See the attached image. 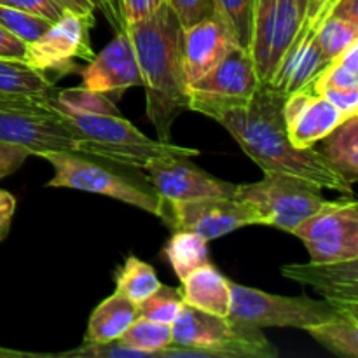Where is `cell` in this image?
Returning <instances> with one entry per match:
<instances>
[{"label":"cell","instance_id":"3","mask_svg":"<svg viewBox=\"0 0 358 358\" xmlns=\"http://www.w3.org/2000/svg\"><path fill=\"white\" fill-rule=\"evenodd\" d=\"M56 90L49 94L52 110L63 126L83 142L84 156L108 161L121 166L143 170L147 163L161 156H198V149L175 145L173 142L152 140L122 115L87 114L59 105L55 100Z\"/></svg>","mask_w":358,"mask_h":358},{"label":"cell","instance_id":"39","mask_svg":"<svg viewBox=\"0 0 358 358\" xmlns=\"http://www.w3.org/2000/svg\"><path fill=\"white\" fill-rule=\"evenodd\" d=\"M94 6H96V10H100L107 21L110 23V27L114 28L115 34H121V31H126L124 20H122L121 9H119L117 0H93Z\"/></svg>","mask_w":358,"mask_h":358},{"label":"cell","instance_id":"33","mask_svg":"<svg viewBox=\"0 0 358 358\" xmlns=\"http://www.w3.org/2000/svg\"><path fill=\"white\" fill-rule=\"evenodd\" d=\"M168 7L173 10L182 28L215 14V0H168Z\"/></svg>","mask_w":358,"mask_h":358},{"label":"cell","instance_id":"40","mask_svg":"<svg viewBox=\"0 0 358 358\" xmlns=\"http://www.w3.org/2000/svg\"><path fill=\"white\" fill-rule=\"evenodd\" d=\"M63 13H73L79 16L94 17L96 6L93 0H52Z\"/></svg>","mask_w":358,"mask_h":358},{"label":"cell","instance_id":"2","mask_svg":"<svg viewBox=\"0 0 358 358\" xmlns=\"http://www.w3.org/2000/svg\"><path fill=\"white\" fill-rule=\"evenodd\" d=\"M145 90L147 117L157 140L171 142L173 122L189 110L187 83L182 66V27L166 6L126 27Z\"/></svg>","mask_w":358,"mask_h":358},{"label":"cell","instance_id":"25","mask_svg":"<svg viewBox=\"0 0 358 358\" xmlns=\"http://www.w3.org/2000/svg\"><path fill=\"white\" fill-rule=\"evenodd\" d=\"M55 83L23 59L0 58V93L49 94L55 91Z\"/></svg>","mask_w":358,"mask_h":358},{"label":"cell","instance_id":"24","mask_svg":"<svg viewBox=\"0 0 358 358\" xmlns=\"http://www.w3.org/2000/svg\"><path fill=\"white\" fill-rule=\"evenodd\" d=\"M164 255L182 282L189 273L210 262L208 241L189 231H175L164 247Z\"/></svg>","mask_w":358,"mask_h":358},{"label":"cell","instance_id":"29","mask_svg":"<svg viewBox=\"0 0 358 358\" xmlns=\"http://www.w3.org/2000/svg\"><path fill=\"white\" fill-rule=\"evenodd\" d=\"M184 304L180 289L161 283L156 292L150 294L145 301H142L136 306H138V317L171 325L180 315Z\"/></svg>","mask_w":358,"mask_h":358},{"label":"cell","instance_id":"4","mask_svg":"<svg viewBox=\"0 0 358 358\" xmlns=\"http://www.w3.org/2000/svg\"><path fill=\"white\" fill-rule=\"evenodd\" d=\"M35 156L48 161L55 171L51 180L45 184L48 187L76 189L107 196L152 213L166 222L168 205L147 178L136 177L129 171L135 168L128 170V166L94 159L73 150H41Z\"/></svg>","mask_w":358,"mask_h":358},{"label":"cell","instance_id":"38","mask_svg":"<svg viewBox=\"0 0 358 358\" xmlns=\"http://www.w3.org/2000/svg\"><path fill=\"white\" fill-rule=\"evenodd\" d=\"M0 58L23 59V62L27 58V44L14 37L3 27H0Z\"/></svg>","mask_w":358,"mask_h":358},{"label":"cell","instance_id":"16","mask_svg":"<svg viewBox=\"0 0 358 358\" xmlns=\"http://www.w3.org/2000/svg\"><path fill=\"white\" fill-rule=\"evenodd\" d=\"M343 119H346L345 115L311 87L287 94L283 101L287 133L290 142L299 149L317 145Z\"/></svg>","mask_w":358,"mask_h":358},{"label":"cell","instance_id":"9","mask_svg":"<svg viewBox=\"0 0 358 358\" xmlns=\"http://www.w3.org/2000/svg\"><path fill=\"white\" fill-rule=\"evenodd\" d=\"M262 84L248 49L234 45L219 65L187 86L189 110L215 119L247 103Z\"/></svg>","mask_w":358,"mask_h":358},{"label":"cell","instance_id":"23","mask_svg":"<svg viewBox=\"0 0 358 358\" xmlns=\"http://www.w3.org/2000/svg\"><path fill=\"white\" fill-rule=\"evenodd\" d=\"M306 332L334 355L358 358V311L339 310L329 320L308 327Z\"/></svg>","mask_w":358,"mask_h":358},{"label":"cell","instance_id":"11","mask_svg":"<svg viewBox=\"0 0 358 358\" xmlns=\"http://www.w3.org/2000/svg\"><path fill=\"white\" fill-rule=\"evenodd\" d=\"M93 27L94 17L63 13V16L49 24L37 41L27 45L24 62L51 79L76 72V59L91 62L94 56L90 37Z\"/></svg>","mask_w":358,"mask_h":358},{"label":"cell","instance_id":"1","mask_svg":"<svg viewBox=\"0 0 358 358\" xmlns=\"http://www.w3.org/2000/svg\"><path fill=\"white\" fill-rule=\"evenodd\" d=\"M285 98V93L264 83L247 103L222 112L213 121L229 131L262 171L296 175L322 189L353 196V185L332 170L320 150L315 147L299 149L290 142L283 122Z\"/></svg>","mask_w":358,"mask_h":358},{"label":"cell","instance_id":"32","mask_svg":"<svg viewBox=\"0 0 358 358\" xmlns=\"http://www.w3.org/2000/svg\"><path fill=\"white\" fill-rule=\"evenodd\" d=\"M56 357L62 358H150L149 353L140 352L136 348H129L124 343H91L84 341L79 348L69 350V352L58 353Z\"/></svg>","mask_w":358,"mask_h":358},{"label":"cell","instance_id":"44","mask_svg":"<svg viewBox=\"0 0 358 358\" xmlns=\"http://www.w3.org/2000/svg\"><path fill=\"white\" fill-rule=\"evenodd\" d=\"M152 2H154V9H159V7L166 6L168 0H152Z\"/></svg>","mask_w":358,"mask_h":358},{"label":"cell","instance_id":"19","mask_svg":"<svg viewBox=\"0 0 358 358\" xmlns=\"http://www.w3.org/2000/svg\"><path fill=\"white\" fill-rule=\"evenodd\" d=\"M231 280H227L212 262L189 273L182 280V297L187 306L217 317H229Z\"/></svg>","mask_w":358,"mask_h":358},{"label":"cell","instance_id":"13","mask_svg":"<svg viewBox=\"0 0 358 358\" xmlns=\"http://www.w3.org/2000/svg\"><path fill=\"white\" fill-rule=\"evenodd\" d=\"M143 170L149 173L147 180L166 205L203 198H233L238 185L213 177L196 166L187 156L156 157Z\"/></svg>","mask_w":358,"mask_h":358},{"label":"cell","instance_id":"34","mask_svg":"<svg viewBox=\"0 0 358 358\" xmlns=\"http://www.w3.org/2000/svg\"><path fill=\"white\" fill-rule=\"evenodd\" d=\"M0 6L24 10V13L42 17L49 23H55L63 16V10L52 0H0Z\"/></svg>","mask_w":358,"mask_h":358},{"label":"cell","instance_id":"17","mask_svg":"<svg viewBox=\"0 0 358 358\" xmlns=\"http://www.w3.org/2000/svg\"><path fill=\"white\" fill-rule=\"evenodd\" d=\"M292 282L313 287L338 310L358 311V257L334 262H306L282 266Z\"/></svg>","mask_w":358,"mask_h":358},{"label":"cell","instance_id":"22","mask_svg":"<svg viewBox=\"0 0 358 358\" xmlns=\"http://www.w3.org/2000/svg\"><path fill=\"white\" fill-rule=\"evenodd\" d=\"M322 142L320 154L348 184L358 180V114L343 119Z\"/></svg>","mask_w":358,"mask_h":358},{"label":"cell","instance_id":"6","mask_svg":"<svg viewBox=\"0 0 358 358\" xmlns=\"http://www.w3.org/2000/svg\"><path fill=\"white\" fill-rule=\"evenodd\" d=\"M49 94L0 93V142L27 147L31 156L41 150L83 154V142L59 121Z\"/></svg>","mask_w":358,"mask_h":358},{"label":"cell","instance_id":"15","mask_svg":"<svg viewBox=\"0 0 358 358\" xmlns=\"http://www.w3.org/2000/svg\"><path fill=\"white\" fill-rule=\"evenodd\" d=\"M83 87L101 94L121 96L133 86H142L138 62L128 34L121 31L93 56L90 65L80 70Z\"/></svg>","mask_w":358,"mask_h":358},{"label":"cell","instance_id":"42","mask_svg":"<svg viewBox=\"0 0 358 358\" xmlns=\"http://www.w3.org/2000/svg\"><path fill=\"white\" fill-rule=\"evenodd\" d=\"M42 357H52L49 353H30V352H20V350H10L0 346V358H42Z\"/></svg>","mask_w":358,"mask_h":358},{"label":"cell","instance_id":"43","mask_svg":"<svg viewBox=\"0 0 358 358\" xmlns=\"http://www.w3.org/2000/svg\"><path fill=\"white\" fill-rule=\"evenodd\" d=\"M10 222H13V220H3V222H0V241L6 240L7 234H9Z\"/></svg>","mask_w":358,"mask_h":358},{"label":"cell","instance_id":"30","mask_svg":"<svg viewBox=\"0 0 358 358\" xmlns=\"http://www.w3.org/2000/svg\"><path fill=\"white\" fill-rule=\"evenodd\" d=\"M55 100L59 105L73 108L87 114H105V115H121V110L115 107L114 101L107 94L96 93V91L86 90V87H66L55 93Z\"/></svg>","mask_w":358,"mask_h":358},{"label":"cell","instance_id":"41","mask_svg":"<svg viewBox=\"0 0 358 358\" xmlns=\"http://www.w3.org/2000/svg\"><path fill=\"white\" fill-rule=\"evenodd\" d=\"M14 210H16V198L7 191H0V222L13 220Z\"/></svg>","mask_w":358,"mask_h":358},{"label":"cell","instance_id":"26","mask_svg":"<svg viewBox=\"0 0 358 358\" xmlns=\"http://www.w3.org/2000/svg\"><path fill=\"white\" fill-rule=\"evenodd\" d=\"M114 282L115 292L122 294L135 304L145 301L161 285L156 269L135 255L122 262L121 268L115 271Z\"/></svg>","mask_w":358,"mask_h":358},{"label":"cell","instance_id":"8","mask_svg":"<svg viewBox=\"0 0 358 358\" xmlns=\"http://www.w3.org/2000/svg\"><path fill=\"white\" fill-rule=\"evenodd\" d=\"M229 287V317L259 329L290 327L306 331L311 325L329 320L339 311L325 299L317 301L308 296H278L234 282H231Z\"/></svg>","mask_w":358,"mask_h":358},{"label":"cell","instance_id":"31","mask_svg":"<svg viewBox=\"0 0 358 358\" xmlns=\"http://www.w3.org/2000/svg\"><path fill=\"white\" fill-rule=\"evenodd\" d=\"M49 24H51L49 21L34 16V14L0 6V27L6 28L7 31H10L14 37L23 41L27 45L37 41L48 30Z\"/></svg>","mask_w":358,"mask_h":358},{"label":"cell","instance_id":"35","mask_svg":"<svg viewBox=\"0 0 358 358\" xmlns=\"http://www.w3.org/2000/svg\"><path fill=\"white\" fill-rule=\"evenodd\" d=\"M30 156L31 152L27 147H21L17 143L0 142V180L20 170Z\"/></svg>","mask_w":358,"mask_h":358},{"label":"cell","instance_id":"21","mask_svg":"<svg viewBox=\"0 0 358 358\" xmlns=\"http://www.w3.org/2000/svg\"><path fill=\"white\" fill-rule=\"evenodd\" d=\"M136 318H138V306L122 294L114 292L93 310L87 322L84 341H117Z\"/></svg>","mask_w":358,"mask_h":358},{"label":"cell","instance_id":"27","mask_svg":"<svg viewBox=\"0 0 358 358\" xmlns=\"http://www.w3.org/2000/svg\"><path fill=\"white\" fill-rule=\"evenodd\" d=\"M119 341L124 343L129 348L149 353L150 358H159V353L163 350L173 345V331H171L170 324L138 317L129 325L128 331L121 336Z\"/></svg>","mask_w":358,"mask_h":358},{"label":"cell","instance_id":"7","mask_svg":"<svg viewBox=\"0 0 358 358\" xmlns=\"http://www.w3.org/2000/svg\"><path fill=\"white\" fill-rule=\"evenodd\" d=\"M233 198L248 203L259 213L262 226L290 234L325 201L318 184L278 171H264L261 180L236 185Z\"/></svg>","mask_w":358,"mask_h":358},{"label":"cell","instance_id":"14","mask_svg":"<svg viewBox=\"0 0 358 358\" xmlns=\"http://www.w3.org/2000/svg\"><path fill=\"white\" fill-rule=\"evenodd\" d=\"M332 2L334 0H313L306 20L290 42L275 76L269 80V86L285 94L296 93L310 87L315 77L329 65L318 42V28Z\"/></svg>","mask_w":358,"mask_h":358},{"label":"cell","instance_id":"28","mask_svg":"<svg viewBox=\"0 0 358 358\" xmlns=\"http://www.w3.org/2000/svg\"><path fill=\"white\" fill-rule=\"evenodd\" d=\"M255 0H215V14L224 21L238 48L248 49Z\"/></svg>","mask_w":358,"mask_h":358},{"label":"cell","instance_id":"18","mask_svg":"<svg viewBox=\"0 0 358 358\" xmlns=\"http://www.w3.org/2000/svg\"><path fill=\"white\" fill-rule=\"evenodd\" d=\"M234 45L233 35L217 14L182 28V66L187 86L219 65Z\"/></svg>","mask_w":358,"mask_h":358},{"label":"cell","instance_id":"20","mask_svg":"<svg viewBox=\"0 0 358 358\" xmlns=\"http://www.w3.org/2000/svg\"><path fill=\"white\" fill-rule=\"evenodd\" d=\"M358 41V0H334L318 28V42L327 63Z\"/></svg>","mask_w":358,"mask_h":358},{"label":"cell","instance_id":"36","mask_svg":"<svg viewBox=\"0 0 358 358\" xmlns=\"http://www.w3.org/2000/svg\"><path fill=\"white\" fill-rule=\"evenodd\" d=\"M320 94L327 98L345 117L358 114V90H327Z\"/></svg>","mask_w":358,"mask_h":358},{"label":"cell","instance_id":"10","mask_svg":"<svg viewBox=\"0 0 358 358\" xmlns=\"http://www.w3.org/2000/svg\"><path fill=\"white\" fill-rule=\"evenodd\" d=\"M313 262L348 261L358 257V203L353 196L324 201L320 208L292 231Z\"/></svg>","mask_w":358,"mask_h":358},{"label":"cell","instance_id":"5","mask_svg":"<svg viewBox=\"0 0 358 358\" xmlns=\"http://www.w3.org/2000/svg\"><path fill=\"white\" fill-rule=\"evenodd\" d=\"M173 345L159 358H276L262 329L184 304L171 324Z\"/></svg>","mask_w":358,"mask_h":358},{"label":"cell","instance_id":"37","mask_svg":"<svg viewBox=\"0 0 358 358\" xmlns=\"http://www.w3.org/2000/svg\"><path fill=\"white\" fill-rule=\"evenodd\" d=\"M117 2L126 27L145 20L156 10L152 0H117Z\"/></svg>","mask_w":358,"mask_h":358},{"label":"cell","instance_id":"12","mask_svg":"<svg viewBox=\"0 0 358 358\" xmlns=\"http://www.w3.org/2000/svg\"><path fill=\"white\" fill-rule=\"evenodd\" d=\"M166 224L173 231H189L212 241L241 227L262 222L259 213L240 199L203 198L168 205Z\"/></svg>","mask_w":358,"mask_h":358}]
</instances>
